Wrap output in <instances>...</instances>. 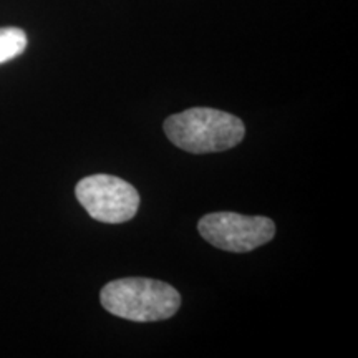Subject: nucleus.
Segmentation results:
<instances>
[{"mask_svg": "<svg viewBox=\"0 0 358 358\" xmlns=\"http://www.w3.org/2000/svg\"><path fill=\"white\" fill-rule=\"evenodd\" d=\"M75 196L95 221L122 224L136 216L140 194L134 186L110 174H93L80 179Z\"/></svg>", "mask_w": 358, "mask_h": 358, "instance_id": "7ed1b4c3", "label": "nucleus"}, {"mask_svg": "<svg viewBox=\"0 0 358 358\" xmlns=\"http://www.w3.org/2000/svg\"><path fill=\"white\" fill-rule=\"evenodd\" d=\"M101 306L110 313L133 322H159L181 307V295L166 282L128 277L106 284L100 292Z\"/></svg>", "mask_w": 358, "mask_h": 358, "instance_id": "f03ea898", "label": "nucleus"}, {"mask_svg": "<svg viewBox=\"0 0 358 358\" xmlns=\"http://www.w3.org/2000/svg\"><path fill=\"white\" fill-rule=\"evenodd\" d=\"M169 141L187 153L204 155L231 150L244 140L245 127L237 116L213 108H189L164 122Z\"/></svg>", "mask_w": 358, "mask_h": 358, "instance_id": "f257e3e1", "label": "nucleus"}, {"mask_svg": "<svg viewBox=\"0 0 358 358\" xmlns=\"http://www.w3.org/2000/svg\"><path fill=\"white\" fill-rule=\"evenodd\" d=\"M204 241L227 252H250L274 239L275 224L264 216H243L237 213L206 214L198 224Z\"/></svg>", "mask_w": 358, "mask_h": 358, "instance_id": "20e7f679", "label": "nucleus"}, {"mask_svg": "<svg viewBox=\"0 0 358 358\" xmlns=\"http://www.w3.org/2000/svg\"><path fill=\"white\" fill-rule=\"evenodd\" d=\"M27 35L17 27H3L0 29V64H6L22 55L27 48Z\"/></svg>", "mask_w": 358, "mask_h": 358, "instance_id": "39448f33", "label": "nucleus"}]
</instances>
